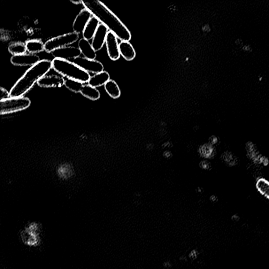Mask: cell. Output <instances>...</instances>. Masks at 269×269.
Masks as SVG:
<instances>
[{"mask_svg": "<svg viewBox=\"0 0 269 269\" xmlns=\"http://www.w3.org/2000/svg\"><path fill=\"white\" fill-rule=\"evenodd\" d=\"M82 4L121 41L129 42L131 40L132 34L128 29L103 3L93 0L83 1Z\"/></svg>", "mask_w": 269, "mask_h": 269, "instance_id": "obj_1", "label": "cell"}, {"mask_svg": "<svg viewBox=\"0 0 269 269\" xmlns=\"http://www.w3.org/2000/svg\"><path fill=\"white\" fill-rule=\"evenodd\" d=\"M52 68V61L41 60L39 62L30 67L14 84L10 91L11 98L23 97L43 78Z\"/></svg>", "mask_w": 269, "mask_h": 269, "instance_id": "obj_2", "label": "cell"}, {"mask_svg": "<svg viewBox=\"0 0 269 269\" xmlns=\"http://www.w3.org/2000/svg\"><path fill=\"white\" fill-rule=\"evenodd\" d=\"M52 68L58 73L67 79L78 81L83 83L89 82L90 76L89 73L84 71L70 60L55 59L52 61Z\"/></svg>", "mask_w": 269, "mask_h": 269, "instance_id": "obj_3", "label": "cell"}, {"mask_svg": "<svg viewBox=\"0 0 269 269\" xmlns=\"http://www.w3.org/2000/svg\"><path fill=\"white\" fill-rule=\"evenodd\" d=\"M79 34L75 32L68 33L51 38L44 44V50L52 53L57 50L67 47L79 40Z\"/></svg>", "mask_w": 269, "mask_h": 269, "instance_id": "obj_4", "label": "cell"}, {"mask_svg": "<svg viewBox=\"0 0 269 269\" xmlns=\"http://www.w3.org/2000/svg\"><path fill=\"white\" fill-rule=\"evenodd\" d=\"M30 99L27 97L10 98L1 101V114L5 115L24 111L30 106Z\"/></svg>", "mask_w": 269, "mask_h": 269, "instance_id": "obj_5", "label": "cell"}, {"mask_svg": "<svg viewBox=\"0 0 269 269\" xmlns=\"http://www.w3.org/2000/svg\"><path fill=\"white\" fill-rule=\"evenodd\" d=\"M72 62L88 73L96 74L104 71L102 63L95 60H90L80 57L73 60Z\"/></svg>", "mask_w": 269, "mask_h": 269, "instance_id": "obj_6", "label": "cell"}, {"mask_svg": "<svg viewBox=\"0 0 269 269\" xmlns=\"http://www.w3.org/2000/svg\"><path fill=\"white\" fill-rule=\"evenodd\" d=\"M118 37L111 31L107 34L106 45L109 57L113 60H118L120 56Z\"/></svg>", "mask_w": 269, "mask_h": 269, "instance_id": "obj_7", "label": "cell"}, {"mask_svg": "<svg viewBox=\"0 0 269 269\" xmlns=\"http://www.w3.org/2000/svg\"><path fill=\"white\" fill-rule=\"evenodd\" d=\"M91 13L87 9L82 10L74 20L73 24L74 32L83 34L89 22L92 17Z\"/></svg>", "mask_w": 269, "mask_h": 269, "instance_id": "obj_8", "label": "cell"}, {"mask_svg": "<svg viewBox=\"0 0 269 269\" xmlns=\"http://www.w3.org/2000/svg\"><path fill=\"white\" fill-rule=\"evenodd\" d=\"M11 63L15 66H33L40 61L39 57L33 54L13 56L11 58Z\"/></svg>", "mask_w": 269, "mask_h": 269, "instance_id": "obj_9", "label": "cell"}, {"mask_svg": "<svg viewBox=\"0 0 269 269\" xmlns=\"http://www.w3.org/2000/svg\"><path fill=\"white\" fill-rule=\"evenodd\" d=\"M55 59L69 60L80 57L82 53L79 48L73 47H65L57 50L51 53Z\"/></svg>", "mask_w": 269, "mask_h": 269, "instance_id": "obj_10", "label": "cell"}, {"mask_svg": "<svg viewBox=\"0 0 269 269\" xmlns=\"http://www.w3.org/2000/svg\"><path fill=\"white\" fill-rule=\"evenodd\" d=\"M65 80L56 75L45 76L37 82L38 86L44 88H60L64 85Z\"/></svg>", "mask_w": 269, "mask_h": 269, "instance_id": "obj_11", "label": "cell"}, {"mask_svg": "<svg viewBox=\"0 0 269 269\" xmlns=\"http://www.w3.org/2000/svg\"><path fill=\"white\" fill-rule=\"evenodd\" d=\"M109 32V29L106 26L99 25L91 42L92 47L96 52L103 48Z\"/></svg>", "mask_w": 269, "mask_h": 269, "instance_id": "obj_12", "label": "cell"}, {"mask_svg": "<svg viewBox=\"0 0 269 269\" xmlns=\"http://www.w3.org/2000/svg\"><path fill=\"white\" fill-rule=\"evenodd\" d=\"M79 49L84 57L90 60H95L96 58V51L91 44L85 38H81L79 42Z\"/></svg>", "mask_w": 269, "mask_h": 269, "instance_id": "obj_13", "label": "cell"}, {"mask_svg": "<svg viewBox=\"0 0 269 269\" xmlns=\"http://www.w3.org/2000/svg\"><path fill=\"white\" fill-rule=\"evenodd\" d=\"M119 49L120 56L126 60H132L135 58L136 51L132 44L129 42L121 41L119 44Z\"/></svg>", "mask_w": 269, "mask_h": 269, "instance_id": "obj_14", "label": "cell"}, {"mask_svg": "<svg viewBox=\"0 0 269 269\" xmlns=\"http://www.w3.org/2000/svg\"><path fill=\"white\" fill-rule=\"evenodd\" d=\"M99 21L95 17L91 18L83 33L84 38L89 41L93 38L99 26Z\"/></svg>", "mask_w": 269, "mask_h": 269, "instance_id": "obj_15", "label": "cell"}, {"mask_svg": "<svg viewBox=\"0 0 269 269\" xmlns=\"http://www.w3.org/2000/svg\"><path fill=\"white\" fill-rule=\"evenodd\" d=\"M110 80V75L108 72L103 71L96 74L90 77L89 81V85L92 87L96 88L103 86Z\"/></svg>", "mask_w": 269, "mask_h": 269, "instance_id": "obj_16", "label": "cell"}, {"mask_svg": "<svg viewBox=\"0 0 269 269\" xmlns=\"http://www.w3.org/2000/svg\"><path fill=\"white\" fill-rule=\"evenodd\" d=\"M80 93L83 96L92 100V101H96L101 97V94H100L99 90L89 84L84 85Z\"/></svg>", "mask_w": 269, "mask_h": 269, "instance_id": "obj_17", "label": "cell"}, {"mask_svg": "<svg viewBox=\"0 0 269 269\" xmlns=\"http://www.w3.org/2000/svg\"><path fill=\"white\" fill-rule=\"evenodd\" d=\"M105 89L107 94L112 98L117 99L121 95V91L116 82L110 80L105 85Z\"/></svg>", "mask_w": 269, "mask_h": 269, "instance_id": "obj_18", "label": "cell"}, {"mask_svg": "<svg viewBox=\"0 0 269 269\" xmlns=\"http://www.w3.org/2000/svg\"><path fill=\"white\" fill-rule=\"evenodd\" d=\"M27 51L30 54L40 53L44 50V44L43 42L38 40H29L26 43Z\"/></svg>", "mask_w": 269, "mask_h": 269, "instance_id": "obj_19", "label": "cell"}, {"mask_svg": "<svg viewBox=\"0 0 269 269\" xmlns=\"http://www.w3.org/2000/svg\"><path fill=\"white\" fill-rule=\"evenodd\" d=\"M8 50L13 56L24 55L27 51L26 44L21 42L11 43L9 46Z\"/></svg>", "mask_w": 269, "mask_h": 269, "instance_id": "obj_20", "label": "cell"}, {"mask_svg": "<svg viewBox=\"0 0 269 269\" xmlns=\"http://www.w3.org/2000/svg\"><path fill=\"white\" fill-rule=\"evenodd\" d=\"M256 187L259 193L269 200V181L264 179L258 180Z\"/></svg>", "mask_w": 269, "mask_h": 269, "instance_id": "obj_21", "label": "cell"}, {"mask_svg": "<svg viewBox=\"0 0 269 269\" xmlns=\"http://www.w3.org/2000/svg\"><path fill=\"white\" fill-rule=\"evenodd\" d=\"M58 173L60 178L67 179L71 178L73 175V169L70 164H62L59 167Z\"/></svg>", "mask_w": 269, "mask_h": 269, "instance_id": "obj_22", "label": "cell"}, {"mask_svg": "<svg viewBox=\"0 0 269 269\" xmlns=\"http://www.w3.org/2000/svg\"><path fill=\"white\" fill-rule=\"evenodd\" d=\"M64 86L69 90L78 93H80L84 86V83L78 81L67 79L65 81Z\"/></svg>", "mask_w": 269, "mask_h": 269, "instance_id": "obj_23", "label": "cell"}, {"mask_svg": "<svg viewBox=\"0 0 269 269\" xmlns=\"http://www.w3.org/2000/svg\"><path fill=\"white\" fill-rule=\"evenodd\" d=\"M200 152L205 157H209L211 155L212 150L209 145H206L200 149Z\"/></svg>", "mask_w": 269, "mask_h": 269, "instance_id": "obj_24", "label": "cell"}, {"mask_svg": "<svg viewBox=\"0 0 269 269\" xmlns=\"http://www.w3.org/2000/svg\"><path fill=\"white\" fill-rule=\"evenodd\" d=\"M0 92H1V95H0V98H1V101H4L9 99L10 97V92L7 91L5 89L1 87L0 88Z\"/></svg>", "mask_w": 269, "mask_h": 269, "instance_id": "obj_25", "label": "cell"}, {"mask_svg": "<svg viewBox=\"0 0 269 269\" xmlns=\"http://www.w3.org/2000/svg\"><path fill=\"white\" fill-rule=\"evenodd\" d=\"M70 1L75 5L82 4L83 3L82 0H71Z\"/></svg>", "mask_w": 269, "mask_h": 269, "instance_id": "obj_26", "label": "cell"}, {"mask_svg": "<svg viewBox=\"0 0 269 269\" xmlns=\"http://www.w3.org/2000/svg\"><path fill=\"white\" fill-rule=\"evenodd\" d=\"M201 166L203 168H207V167H208L209 165L208 164L206 163L205 161H203V162L201 163Z\"/></svg>", "mask_w": 269, "mask_h": 269, "instance_id": "obj_27", "label": "cell"}]
</instances>
